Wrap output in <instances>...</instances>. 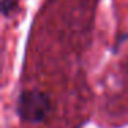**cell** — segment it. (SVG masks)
Listing matches in <instances>:
<instances>
[{"label":"cell","mask_w":128,"mask_h":128,"mask_svg":"<svg viewBox=\"0 0 128 128\" xmlns=\"http://www.w3.org/2000/svg\"><path fill=\"white\" fill-rule=\"evenodd\" d=\"M51 99L40 90H24L17 99V114L25 122H43L51 113Z\"/></svg>","instance_id":"cell-1"},{"label":"cell","mask_w":128,"mask_h":128,"mask_svg":"<svg viewBox=\"0 0 128 128\" xmlns=\"http://www.w3.org/2000/svg\"><path fill=\"white\" fill-rule=\"evenodd\" d=\"M73 128H83L81 125H76V127H73Z\"/></svg>","instance_id":"cell-3"},{"label":"cell","mask_w":128,"mask_h":128,"mask_svg":"<svg viewBox=\"0 0 128 128\" xmlns=\"http://www.w3.org/2000/svg\"><path fill=\"white\" fill-rule=\"evenodd\" d=\"M18 8V0H2V14L4 17L12 15Z\"/></svg>","instance_id":"cell-2"}]
</instances>
